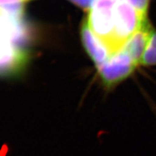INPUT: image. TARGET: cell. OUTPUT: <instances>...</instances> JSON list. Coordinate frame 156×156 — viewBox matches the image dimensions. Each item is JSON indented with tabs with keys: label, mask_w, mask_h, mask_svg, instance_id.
<instances>
[{
	"label": "cell",
	"mask_w": 156,
	"mask_h": 156,
	"mask_svg": "<svg viewBox=\"0 0 156 156\" xmlns=\"http://www.w3.org/2000/svg\"><path fill=\"white\" fill-rule=\"evenodd\" d=\"M147 20L126 1L118 0L115 6L112 55L122 49L126 41Z\"/></svg>",
	"instance_id": "obj_1"
},
{
	"label": "cell",
	"mask_w": 156,
	"mask_h": 156,
	"mask_svg": "<svg viewBox=\"0 0 156 156\" xmlns=\"http://www.w3.org/2000/svg\"><path fill=\"white\" fill-rule=\"evenodd\" d=\"M152 30L153 28L147 20L126 41L122 49L126 52L138 66L147 46Z\"/></svg>",
	"instance_id": "obj_5"
},
{
	"label": "cell",
	"mask_w": 156,
	"mask_h": 156,
	"mask_svg": "<svg viewBox=\"0 0 156 156\" xmlns=\"http://www.w3.org/2000/svg\"><path fill=\"white\" fill-rule=\"evenodd\" d=\"M69 1L75 4L78 7H81L84 10L90 11L94 0H69Z\"/></svg>",
	"instance_id": "obj_8"
},
{
	"label": "cell",
	"mask_w": 156,
	"mask_h": 156,
	"mask_svg": "<svg viewBox=\"0 0 156 156\" xmlns=\"http://www.w3.org/2000/svg\"><path fill=\"white\" fill-rule=\"evenodd\" d=\"M29 0H0L1 6H17Z\"/></svg>",
	"instance_id": "obj_9"
},
{
	"label": "cell",
	"mask_w": 156,
	"mask_h": 156,
	"mask_svg": "<svg viewBox=\"0 0 156 156\" xmlns=\"http://www.w3.org/2000/svg\"><path fill=\"white\" fill-rule=\"evenodd\" d=\"M124 1L131 5L142 16L147 17L150 0H124Z\"/></svg>",
	"instance_id": "obj_7"
},
{
	"label": "cell",
	"mask_w": 156,
	"mask_h": 156,
	"mask_svg": "<svg viewBox=\"0 0 156 156\" xmlns=\"http://www.w3.org/2000/svg\"><path fill=\"white\" fill-rule=\"evenodd\" d=\"M81 36L84 47L90 56L96 67H100L110 57L106 46L97 38L90 27L88 20L85 19L82 24Z\"/></svg>",
	"instance_id": "obj_4"
},
{
	"label": "cell",
	"mask_w": 156,
	"mask_h": 156,
	"mask_svg": "<svg viewBox=\"0 0 156 156\" xmlns=\"http://www.w3.org/2000/svg\"><path fill=\"white\" fill-rule=\"evenodd\" d=\"M140 65L144 67L156 66V30L153 28L147 46L140 60Z\"/></svg>",
	"instance_id": "obj_6"
},
{
	"label": "cell",
	"mask_w": 156,
	"mask_h": 156,
	"mask_svg": "<svg viewBox=\"0 0 156 156\" xmlns=\"http://www.w3.org/2000/svg\"><path fill=\"white\" fill-rule=\"evenodd\" d=\"M118 0H94L87 20L91 30L112 56L115 6ZM109 57V58H110Z\"/></svg>",
	"instance_id": "obj_2"
},
{
	"label": "cell",
	"mask_w": 156,
	"mask_h": 156,
	"mask_svg": "<svg viewBox=\"0 0 156 156\" xmlns=\"http://www.w3.org/2000/svg\"><path fill=\"white\" fill-rule=\"evenodd\" d=\"M137 67L129 54L121 50L97 67V69L105 85L112 87L129 77Z\"/></svg>",
	"instance_id": "obj_3"
}]
</instances>
